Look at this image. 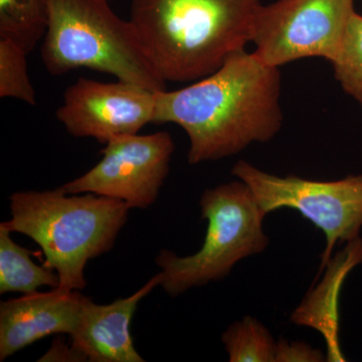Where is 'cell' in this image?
<instances>
[{"label": "cell", "instance_id": "obj_1", "mask_svg": "<svg viewBox=\"0 0 362 362\" xmlns=\"http://www.w3.org/2000/svg\"><path fill=\"white\" fill-rule=\"evenodd\" d=\"M280 97L279 68L243 51L194 84L156 92L154 123L176 124L185 131L192 165L218 160L278 134Z\"/></svg>", "mask_w": 362, "mask_h": 362}, {"label": "cell", "instance_id": "obj_2", "mask_svg": "<svg viewBox=\"0 0 362 362\" xmlns=\"http://www.w3.org/2000/svg\"><path fill=\"white\" fill-rule=\"evenodd\" d=\"M261 6V0H131L129 21L164 82H192L245 51Z\"/></svg>", "mask_w": 362, "mask_h": 362}, {"label": "cell", "instance_id": "obj_3", "mask_svg": "<svg viewBox=\"0 0 362 362\" xmlns=\"http://www.w3.org/2000/svg\"><path fill=\"white\" fill-rule=\"evenodd\" d=\"M9 201L11 218L4 223L42 247L44 266L57 272L58 288L66 291L87 286L86 265L113 247L130 209L118 199L66 194L59 187L16 192Z\"/></svg>", "mask_w": 362, "mask_h": 362}, {"label": "cell", "instance_id": "obj_4", "mask_svg": "<svg viewBox=\"0 0 362 362\" xmlns=\"http://www.w3.org/2000/svg\"><path fill=\"white\" fill-rule=\"evenodd\" d=\"M110 0H47L49 25L42 61L52 76L90 69L158 92L166 83L152 68L131 21L119 18Z\"/></svg>", "mask_w": 362, "mask_h": 362}, {"label": "cell", "instance_id": "obj_5", "mask_svg": "<svg viewBox=\"0 0 362 362\" xmlns=\"http://www.w3.org/2000/svg\"><path fill=\"white\" fill-rule=\"evenodd\" d=\"M199 206L207 230L199 252L178 257L163 250L156 258L160 286L173 297L226 278L235 264L261 254L269 245L263 228L267 214L243 181L206 189Z\"/></svg>", "mask_w": 362, "mask_h": 362}, {"label": "cell", "instance_id": "obj_6", "mask_svg": "<svg viewBox=\"0 0 362 362\" xmlns=\"http://www.w3.org/2000/svg\"><path fill=\"white\" fill-rule=\"evenodd\" d=\"M232 175L251 189L266 214L288 207L296 209L325 235L320 270L327 267L338 242L358 239L362 228V175L335 181L269 175L249 162L235 164Z\"/></svg>", "mask_w": 362, "mask_h": 362}, {"label": "cell", "instance_id": "obj_7", "mask_svg": "<svg viewBox=\"0 0 362 362\" xmlns=\"http://www.w3.org/2000/svg\"><path fill=\"white\" fill-rule=\"evenodd\" d=\"M354 13V0H278L262 6L252 25L254 54L275 68L306 58L332 63Z\"/></svg>", "mask_w": 362, "mask_h": 362}, {"label": "cell", "instance_id": "obj_8", "mask_svg": "<svg viewBox=\"0 0 362 362\" xmlns=\"http://www.w3.org/2000/svg\"><path fill=\"white\" fill-rule=\"evenodd\" d=\"M175 141L165 131L114 138L101 160L85 175L62 185L66 194H95L118 199L129 209H146L168 177Z\"/></svg>", "mask_w": 362, "mask_h": 362}, {"label": "cell", "instance_id": "obj_9", "mask_svg": "<svg viewBox=\"0 0 362 362\" xmlns=\"http://www.w3.org/2000/svg\"><path fill=\"white\" fill-rule=\"evenodd\" d=\"M56 115L69 134L106 144L156 122V92L120 80L80 78L66 90Z\"/></svg>", "mask_w": 362, "mask_h": 362}, {"label": "cell", "instance_id": "obj_10", "mask_svg": "<svg viewBox=\"0 0 362 362\" xmlns=\"http://www.w3.org/2000/svg\"><path fill=\"white\" fill-rule=\"evenodd\" d=\"M86 296L54 288L23 295L0 304V361L42 338L77 329Z\"/></svg>", "mask_w": 362, "mask_h": 362}, {"label": "cell", "instance_id": "obj_11", "mask_svg": "<svg viewBox=\"0 0 362 362\" xmlns=\"http://www.w3.org/2000/svg\"><path fill=\"white\" fill-rule=\"evenodd\" d=\"M160 283L158 273L134 294L107 305L94 303L86 297L80 322L71 337V347L88 361H144L135 349L130 323L138 304Z\"/></svg>", "mask_w": 362, "mask_h": 362}, {"label": "cell", "instance_id": "obj_12", "mask_svg": "<svg viewBox=\"0 0 362 362\" xmlns=\"http://www.w3.org/2000/svg\"><path fill=\"white\" fill-rule=\"evenodd\" d=\"M6 223H0V294L21 293L32 294L42 287L52 289L59 286L57 272L30 259V252L11 238Z\"/></svg>", "mask_w": 362, "mask_h": 362}, {"label": "cell", "instance_id": "obj_13", "mask_svg": "<svg viewBox=\"0 0 362 362\" xmlns=\"http://www.w3.org/2000/svg\"><path fill=\"white\" fill-rule=\"evenodd\" d=\"M47 25V0H0V39L11 40L28 54L44 40Z\"/></svg>", "mask_w": 362, "mask_h": 362}, {"label": "cell", "instance_id": "obj_14", "mask_svg": "<svg viewBox=\"0 0 362 362\" xmlns=\"http://www.w3.org/2000/svg\"><path fill=\"white\" fill-rule=\"evenodd\" d=\"M221 341L230 362H276L277 342L256 318L247 316L228 326Z\"/></svg>", "mask_w": 362, "mask_h": 362}, {"label": "cell", "instance_id": "obj_15", "mask_svg": "<svg viewBox=\"0 0 362 362\" xmlns=\"http://www.w3.org/2000/svg\"><path fill=\"white\" fill-rule=\"evenodd\" d=\"M335 78L349 96L362 104V16L350 18L341 49L332 62Z\"/></svg>", "mask_w": 362, "mask_h": 362}, {"label": "cell", "instance_id": "obj_16", "mask_svg": "<svg viewBox=\"0 0 362 362\" xmlns=\"http://www.w3.org/2000/svg\"><path fill=\"white\" fill-rule=\"evenodd\" d=\"M28 54L11 40L0 39V97L35 106L37 95L28 75Z\"/></svg>", "mask_w": 362, "mask_h": 362}, {"label": "cell", "instance_id": "obj_17", "mask_svg": "<svg viewBox=\"0 0 362 362\" xmlns=\"http://www.w3.org/2000/svg\"><path fill=\"white\" fill-rule=\"evenodd\" d=\"M325 361L322 352L312 349L305 342H277L276 362H321Z\"/></svg>", "mask_w": 362, "mask_h": 362}, {"label": "cell", "instance_id": "obj_18", "mask_svg": "<svg viewBox=\"0 0 362 362\" xmlns=\"http://www.w3.org/2000/svg\"><path fill=\"white\" fill-rule=\"evenodd\" d=\"M42 358L40 361H64L63 358H66V361H84L82 356L74 350L71 345L69 347L64 343H54V346H52L49 351Z\"/></svg>", "mask_w": 362, "mask_h": 362}]
</instances>
